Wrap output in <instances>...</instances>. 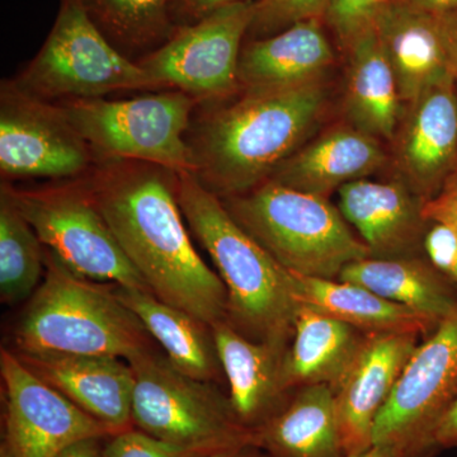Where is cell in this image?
<instances>
[{
	"label": "cell",
	"mask_w": 457,
	"mask_h": 457,
	"mask_svg": "<svg viewBox=\"0 0 457 457\" xmlns=\"http://www.w3.org/2000/svg\"><path fill=\"white\" fill-rule=\"evenodd\" d=\"M374 29L395 74L404 106L450 73L435 14L387 2L376 17Z\"/></svg>",
	"instance_id": "obj_21"
},
{
	"label": "cell",
	"mask_w": 457,
	"mask_h": 457,
	"mask_svg": "<svg viewBox=\"0 0 457 457\" xmlns=\"http://www.w3.org/2000/svg\"><path fill=\"white\" fill-rule=\"evenodd\" d=\"M399 179L423 201L457 170V82L449 73L404 107L392 141Z\"/></svg>",
	"instance_id": "obj_14"
},
{
	"label": "cell",
	"mask_w": 457,
	"mask_h": 457,
	"mask_svg": "<svg viewBox=\"0 0 457 457\" xmlns=\"http://www.w3.org/2000/svg\"><path fill=\"white\" fill-rule=\"evenodd\" d=\"M342 457H396L393 451L385 449V447L372 446L371 449L356 453V455H345Z\"/></svg>",
	"instance_id": "obj_41"
},
{
	"label": "cell",
	"mask_w": 457,
	"mask_h": 457,
	"mask_svg": "<svg viewBox=\"0 0 457 457\" xmlns=\"http://www.w3.org/2000/svg\"><path fill=\"white\" fill-rule=\"evenodd\" d=\"M0 192L71 272L95 282L150 291L126 257L86 183L36 189L3 180Z\"/></svg>",
	"instance_id": "obj_9"
},
{
	"label": "cell",
	"mask_w": 457,
	"mask_h": 457,
	"mask_svg": "<svg viewBox=\"0 0 457 457\" xmlns=\"http://www.w3.org/2000/svg\"><path fill=\"white\" fill-rule=\"evenodd\" d=\"M86 186L150 293L210 327L227 320V288L192 245L176 171L144 162H102Z\"/></svg>",
	"instance_id": "obj_1"
},
{
	"label": "cell",
	"mask_w": 457,
	"mask_h": 457,
	"mask_svg": "<svg viewBox=\"0 0 457 457\" xmlns=\"http://www.w3.org/2000/svg\"><path fill=\"white\" fill-rule=\"evenodd\" d=\"M45 253L35 228L0 192V297L7 305L29 299L45 275Z\"/></svg>",
	"instance_id": "obj_28"
},
{
	"label": "cell",
	"mask_w": 457,
	"mask_h": 457,
	"mask_svg": "<svg viewBox=\"0 0 457 457\" xmlns=\"http://www.w3.org/2000/svg\"><path fill=\"white\" fill-rule=\"evenodd\" d=\"M14 83L35 97L95 99L120 90L159 89L139 62L122 55L82 0H62L44 46Z\"/></svg>",
	"instance_id": "obj_8"
},
{
	"label": "cell",
	"mask_w": 457,
	"mask_h": 457,
	"mask_svg": "<svg viewBox=\"0 0 457 457\" xmlns=\"http://www.w3.org/2000/svg\"><path fill=\"white\" fill-rule=\"evenodd\" d=\"M436 17H437L447 66L450 73L457 79V8Z\"/></svg>",
	"instance_id": "obj_35"
},
{
	"label": "cell",
	"mask_w": 457,
	"mask_h": 457,
	"mask_svg": "<svg viewBox=\"0 0 457 457\" xmlns=\"http://www.w3.org/2000/svg\"><path fill=\"white\" fill-rule=\"evenodd\" d=\"M177 197L189 228L227 288V321L252 341L287 350L302 303L284 269L189 171L177 173Z\"/></svg>",
	"instance_id": "obj_3"
},
{
	"label": "cell",
	"mask_w": 457,
	"mask_h": 457,
	"mask_svg": "<svg viewBox=\"0 0 457 457\" xmlns=\"http://www.w3.org/2000/svg\"><path fill=\"white\" fill-rule=\"evenodd\" d=\"M387 159L380 140L347 123L303 144L276 168L270 179L329 198L342 186L380 170Z\"/></svg>",
	"instance_id": "obj_19"
},
{
	"label": "cell",
	"mask_w": 457,
	"mask_h": 457,
	"mask_svg": "<svg viewBox=\"0 0 457 457\" xmlns=\"http://www.w3.org/2000/svg\"><path fill=\"white\" fill-rule=\"evenodd\" d=\"M339 281L368 288L440 324L457 306V287L425 255L362 258L343 269Z\"/></svg>",
	"instance_id": "obj_26"
},
{
	"label": "cell",
	"mask_w": 457,
	"mask_h": 457,
	"mask_svg": "<svg viewBox=\"0 0 457 457\" xmlns=\"http://www.w3.org/2000/svg\"><path fill=\"white\" fill-rule=\"evenodd\" d=\"M129 363L135 374V428L204 455L254 446V433L239 422L228 395L215 384L185 374L156 350Z\"/></svg>",
	"instance_id": "obj_6"
},
{
	"label": "cell",
	"mask_w": 457,
	"mask_h": 457,
	"mask_svg": "<svg viewBox=\"0 0 457 457\" xmlns=\"http://www.w3.org/2000/svg\"><path fill=\"white\" fill-rule=\"evenodd\" d=\"M201 457H269L263 451L249 445V446L237 447V449L218 451Z\"/></svg>",
	"instance_id": "obj_40"
},
{
	"label": "cell",
	"mask_w": 457,
	"mask_h": 457,
	"mask_svg": "<svg viewBox=\"0 0 457 457\" xmlns=\"http://www.w3.org/2000/svg\"><path fill=\"white\" fill-rule=\"evenodd\" d=\"M330 0H257L251 29L257 35H275L294 23L326 18Z\"/></svg>",
	"instance_id": "obj_30"
},
{
	"label": "cell",
	"mask_w": 457,
	"mask_h": 457,
	"mask_svg": "<svg viewBox=\"0 0 457 457\" xmlns=\"http://www.w3.org/2000/svg\"><path fill=\"white\" fill-rule=\"evenodd\" d=\"M293 278L295 296L302 305L341 320L365 335L411 333L427 337L437 327L418 312L359 285L297 273H293Z\"/></svg>",
	"instance_id": "obj_27"
},
{
	"label": "cell",
	"mask_w": 457,
	"mask_h": 457,
	"mask_svg": "<svg viewBox=\"0 0 457 457\" xmlns=\"http://www.w3.org/2000/svg\"><path fill=\"white\" fill-rule=\"evenodd\" d=\"M326 79L245 90L237 102L207 117L192 144L195 176L220 198L266 182L305 144L328 104Z\"/></svg>",
	"instance_id": "obj_2"
},
{
	"label": "cell",
	"mask_w": 457,
	"mask_h": 457,
	"mask_svg": "<svg viewBox=\"0 0 457 457\" xmlns=\"http://www.w3.org/2000/svg\"><path fill=\"white\" fill-rule=\"evenodd\" d=\"M95 153L62 108L21 89L0 88V171L3 180L74 179L89 170Z\"/></svg>",
	"instance_id": "obj_12"
},
{
	"label": "cell",
	"mask_w": 457,
	"mask_h": 457,
	"mask_svg": "<svg viewBox=\"0 0 457 457\" xmlns=\"http://www.w3.org/2000/svg\"><path fill=\"white\" fill-rule=\"evenodd\" d=\"M16 354L33 374L113 435L134 427L135 374L128 361L86 354Z\"/></svg>",
	"instance_id": "obj_17"
},
{
	"label": "cell",
	"mask_w": 457,
	"mask_h": 457,
	"mask_svg": "<svg viewBox=\"0 0 457 457\" xmlns=\"http://www.w3.org/2000/svg\"><path fill=\"white\" fill-rule=\"evenodd\" d=\"M389 2L408 5V7L426 12V13L435 14V16L447 13V12L457 8V0H389Z\"/></svg>",
	"instance_id": "obj_38"
},
{
	"label": "cell",
	"mask_w": 457,
	"mask_h": 457,
	"mask_svg": "<svg viewBox=\"0 0 457 457\" xmlns=\"http://www.w3.org/2000/svg\"><path fill=\"white\" fill-rule=\"evenodd\" d=\"M197 102L187 93L171 90L125 101L77 99L60 107L101 162H144L195 174L185 132Z\"/></svg>",
	"instance_id": "obj_7"
},
{
	"label": "cell",
	"mask_w": 457,
	"mask_h": 457,
	"mask_svg": "<svg viewBox=\"0 0 457 457\" xmlns=\"http://www.w3.org/2000/svg\"><path fill=\"white\" fill-rule=\"evenodd\" d=\"M389 0H330L326 14L328 25L332 27L345 49L351 42L374 27L376 17Z\"/></svg>",
	"instance_id": "obj_31"
},
{
	"label": "cell",
	"mask_w": 457,
	"mask_h": 457,
	"mask_svg": "<svg viewBox=\"0 0 457 457\" xmlns=\"http://www.w3.org/2000/svg\"><path fill=\"white\" fill-rule=\"evenodd\" d=\"M237 2H245V0H176L174 11L179 12L180 16L188 20V25H191L216 9Z\"/></svg>",
	"instance_id": "obj_36"
},
{
	"label": "cell",
	"mask_w": 457,
	"mask_h": 457,
	"mask_svg": "<svg viewBox=\"0 0 457 457\" xmlns=\"http://www.w3.org/2000/svg\"><path fill=\"white\" fill-rule=\"evenodd\" d=\"M221 201L234 220L290 272L338 279L347 264L371 257L328 197L269 179Z\"/></svg>",
	"instance_id": "obj_5"
},
{
	"label": "cell",
	"mask_w": 457,
	"mask_h": 457,
	"mask_svg": "<svg viewBox=\"0 0 457 457\" xmlns=\"http://www.w3.org/2000/svg\"><path fill=\"white\" fill-rule=\"evenodd\" d=\"M345 50L348 69L345 106L348 123L376 139L392 143L405 106L374 27L357 36Z\"/></svg>",
	"instance_id": "obj_22"
},
{
	"label": "cell",
	"mask_w": 457,
	"mask_h": 457,
	"mask_svg": "<svg viewBox=\"0 0 457 457\" xmlns=\"http://www.w3.org/2000/svg\"><path fill=\"white\" fill-rule=\"evenodd\" d=\"M106 438H87L75 442L57 457H102V449Z\"/></svg>",
	"instance_id": "obj_39"
},
{
	"label": "cell",
	"mask_w": 457,
	"mask_h": 457,
	"mask_svg": "<svg viewBox=\"0 0 457 457\" xmlns=\"http://www.w3.org/2000/svg\"><path fill=\"white\" fill-rule=\"evenodd\" d=\"M420 336L411 333L368 335L335 393L337 418L345 455L374 446V429Z\"/></svg>",
	"instance_id": "obj_15"
},
{
	"label": "cell",
	"mask_w": 457,
	"mask_h": 457,
	"mask_svg": "<svg viewBox=\"0 0 457 457\" xmlns=\"http://www.w3.org/2000/svg\"><path fill=\"white\" fill-rule=\"evenodd\" d=\"M13 337L14 352L26 354L111 356L130 362L155 350L153 337L114 287L75 275L49 249L44 278Z\"/></svg>",
	"instance_id": "obj_4"
},
{
	"label": "cell",
	"mask_w": 457,
	"mask_h": 457,
	"mask_svg": "<svg viewBox=\"0 0 457 457\" xmlns=\"http://www.w3.org/2000/svg\"><path fill=\"white\" fill-rule=\"evenodd\" d=\"M114 293L140 319L177 369L206 383L218 384L225 378L212 327L162 302L150 291L114 286Z\"/></svg>",
	"instance_id": "obj_23"
},
{
	"label": "cell",
	"mask_w": 457,
	"mask_h": 457,
	"mask_svg": "<svg viewBox=\"0 0 457 457\" xmlns=\"http://www.w3.org/2000/svg\"><path fill=\"white\" fill-rule=\"evenodd\" d=\"M338 196L339 212L372 258L425 255L423 239L429 225L422 212L425 201L402 180H353L338 189Z\"/></svg>",
	"instance_id": "obj_16"
},
{
	"label": "cell",
	"mask_w": 457,
	"mask_h": 457,
	"mask_svg": "<svg viewBox=\"0 0 457 457\" xmlns=\"http://www.w3.org/2000/svg\"><path fill=\"white\" fill-rule=\"evenodd\" d=\"M255 0L216 9L176 29L139 65L161 88L187 93L197 101L228 97L240 88V44L253 23Z\"/></svg>",
	"instance_id": "obj_11"
},
{
	"label": "cell",
	"mask_w": 457,
	"mask_h": 457,
	"mask_svg": "<svg viewBox=\"0 0 457 457\" xmlns=\"http://www.w3.org/2000/svg\"><path fill=\"white\" fill-rule=\"evenodd\" d=\"M366 336L341 320L300 306L284 360L286 389L295 393L311 385H328L335 389Z\"/></svg>",
	"instance_id": "obj_25"
},
{
	"label": "cell",
	"mask_w": 457,
	"mask_h": 457,
	"mask_svg": "<svg viewBox=\"0 0 457 457\" xmlns=\"http://www.w3.org/2000/svg\"><path fill=\"white\" fill-rule=\"evenodd\" d=\"M108 40L141 47L170 38L176 0H82Z\"/></svg>",
	"instance_id": "obj_29"
},
{
	"label": "cell",
	"mask_w": 457,
	"mask_h": 457,
	"mask_svg": "<svg viewBox=\"0 0 457 457\" xmlns=\"http://www.w3.org/2000/svg\"><path fill=\"white\" fill-rule=\"evenodd\" d=\"M457 393V306L417 345L378 414L374 446L396 457H433L436 433Z\"/></svg>",
	"instance_id": "obj_10"
},
{
	"label": "cell",
	"mask_w": 457,
	"mask_h": 457,
	"mask_svg": "<svg viewBox=\"0 0 457 457\" xmlns=\"http://www.w3.org/2000/svg\"><path fill=\"white\" fill-rule=\"evenodd\" d=\"M335 60L320 20L300 21L246 45L240 53L239 86L269 89L312 82L326 77Z\"/></svg>",
	"instance_id": "obj_20"
},
{
	"label": "cell",
	"mask_w": 457,
	"mask_h": 457,
	"mask_svg": "<svg viewBox=\"0 0 457 457\" xmlns=\"http://www.w3.org/2000/svg\"><path fill=\"white\" fill-rule=\"evenodd\" d=\"M422 212L427 221L446 225L457 236V170L435 197L423 203Z\"/></svg>",
	"instance_id": "obj_34"
},
{
	"label": "cell",
	"mask_w": 457,
	"mask_h": 457,
	"mask_svg": "<svg viewBox=\"0 0 457 457\" xmlns=\"http://www.w3.org/2000/svg\"><path fill=\"white\" fill-rule=\"evenodd\" d=\"M231 407L249 431L255 432L290 402L286 389L284 360L287 350L252 341L227 320L212 327Z\"/></svg>",
	"instance_id": "obj_18"
},
{
	"label": "cell",
	"mask_w": 457,
	"mask_h": 457,
	"mask_svg": "<svg viewBox=\"0 0 457 457\" xmlns=\"http://www.w3.org/2000/svg\"><path fill=\"white\" fill-rule=\"evenodd\" d=\"M456 82H457V79H456Z\"/></svg>",
	"instance_id": "obj_42"
},
{
	"label": "cell",
	"mask_w": 457,
	"mask_h": 457,
	"mask_svg": "<svg viewBox=\"0 0 457 457\" xmlns=\"http://www.w3.org/2000/svg\"><path fill=\"white\" fill-rule=\"evenodd\" d=\"M4 416L0 457H57L87 438L113 435L33 374L16 352L2 348Z\"/></svg>",
	"instance_id": "obj_13"
},
{
	"label": "cell",
	"mask_w": 457,
	"mask_h": 457,
	"mask_svg": "<svg viewBox=\"0 0 457 457\" xmlns=\"http://www.w3.org/2000/svg\"><path fill=\"white\" fill-rule=\"evenodd\" d=\"M269 457H342L336 399L328 385L297 389L290 402L254 432Z\"/></svg>",
	"instance_id": "obj_24"
},
{
	"label": "cell",
	"mask_w": 457,
	"mask_h": 457,
	"mask_svg": "<svg viewBox=\"0 0 457 457\" xmlns=\"http://www.w3.org/2000/svg\"><path fill=\"white\" fill-rule=\"evenodd\" d=\"M423 253L457 287V236L449 227L429 221L423 239Z\"/></svg>",
	"instance_id": "obj_33"
},
{
	"label": "cell",
	"mask_w": 457,
	"mask_h": 457,
	"mask_svg": "<svg viewBox=\"0 0 457 457\" xmlns=\"http://www.w3.org/2000/svg\"><path fill=\"white\" fill-rule=\"evenodd\" d=\"M209 455V453H207ZM204 453L183 449L131 427L104 440L102 457H201Z\"/></svg>",
	"instance_id": "obj_32"
},
{
	"label": "cell",
	"mask_w": 457,
	"mask_h": 457,
	"mask_svg": "<svg viewBox=\"0 0 457 457\" xmlns=\"http://www.w3.org/2000/svg\"><path fill=\"white\" fill-rule=\"evenodd\" d=\"M436 442L438 449H457V393L445 416L442 417Z\"/></svg>",
	"instance_id": "obj_37"
}]
</instances>
